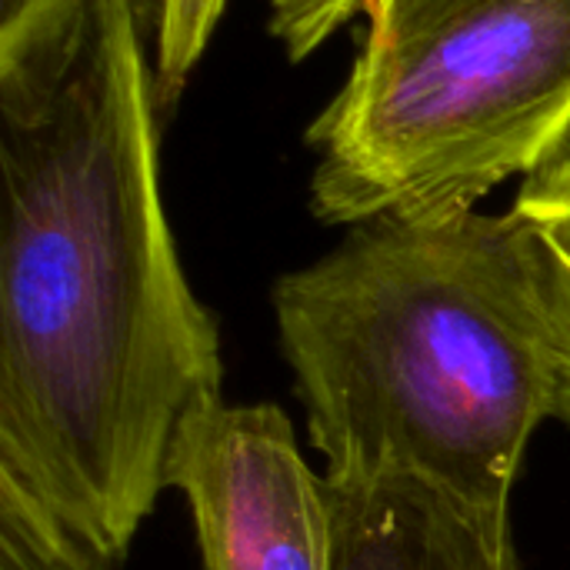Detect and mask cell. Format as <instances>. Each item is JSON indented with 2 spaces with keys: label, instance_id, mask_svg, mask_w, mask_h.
Listing matches in <instances>:
<instances>
[{
  "label": "cell",
  "instance_id": "obj_1",
  "mask_svg": "<svg viewBox=\"0 0 570 570\" xmlns=\"http://www.w3.org/2000/svg\"><path fill=\"white\" fill-rule=\"evenodd\" d=\"M0 531L127 564L220 331L164 210L137 0H37L0 30Z\"/></svg>",
  "mask_w": 570,
  "mask_h": 570
},
{
  "label": "cell",
  "instance_id": "obj_6",
  "mask_svg": "<svg viewBox=\"0 0 570 570\" xmlns=\"http://www.w3.org/2000/svg\"><path fill=\"white\" fill-rule=\"evenodd\" d=\"M514 207L531 220L541 237L558 367L554 417L570 424V144L561 147L541 170L524 177Z\"/></svg>",
  "mask_w": 570,
  "mask_h": 570
},
{
  "label": "cell",
  "instance_id": "obj_5",
  "mask_svg": "<svg viewBox=\"0 0 570 570\" xmlns=\"http://www.w3.org/2000/svg\"><path fill=\"white\" fill-rule=\"evenodd\" d=\"M337 570H521L514 534L417 478L331 481Z\"/></svg>",
  "mask_w": 570,
  "mask_h": 570
},
{
  "label": "cell",
  "instance_id": "obj_4",
  "mask_svg": "<svg viewBox=\"0 0 570 570\" xmlns=\"http://www.w3.org/2000/svg\"><path fill=\"white\" fill-rule=\"evenodd\" d=\"M164 484L190 504L204 570H337L327 478L277 404L200 401L174 434Z\"/></svg>",
  "mask_w": 570,
  "mask_h": 570
},
{
  "label": "cell",
  "instance_id": "obj_2",
  "mask_svg": "<svg viewBox=\"0 0 570 570\" xmlns=\"http://www.w3.org/2000/svg\"><path fill=\"white\" fill-rule=\"evenodd\" d=\"M271 301L324 478H417L511 531L558 394L544 250L518 207L361 224Z\"/></svg>",
  "mask_w": 570,
  "mask_h": 570
},
{
  "label": "cell",
  "instance_id": "obj_8",
  "mask_svg": "<svg viewBox=\"0 0 570 570\" xmlns=\"http://www.w3.org/2000/svg\"><path fill=\"white\" fill-rule=\"evenodd\" d=\"M271 33L291 60H304L327 43L341 27L364 17L371 0H267Z\"/></svg>",
  "mask_w": 570,
  "mask_h": 570
},
{
  "label": "cell",
  "instance_id": "obj_7",
  "mask_svg": "<svg viewBox=\"0 0 570 570\" xmlns=\"http://www.w3.org/2000/svg\"><path fill=\"white\" fill-rule=\"evenodd\" d=\"M227 0H154V90L174 104L207 50Z\"/></svg>",
  "mask_w": 570,
  "mask_h": 570
},
{
  "label": "cell",
  "instance_id": "obj_3",
  "mask_svg": "<svg viewBox=\"0 0 570 570\" xmlns=\"http://www.w3.org/2000/svg\"><path fill=\"white\" fill-rule=\"evenodd\" d=\"M311 124L324 224L448 220L570 144V0H371Z\"/></svg>",
  "mask_w": 570,
  "mask_h": 570
}]
</instances>
